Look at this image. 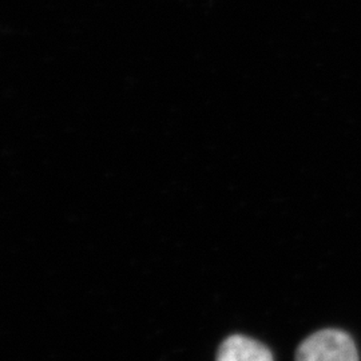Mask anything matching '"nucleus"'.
<instances>
[{
	"mask_svg": "<svg viewBox=\"0 0 361 361\" xmlns=\"http://www.w3.org/2000/svg\"><path fill=\"white\" fill-rule=\"evenodd\" d=\"M296 361H359V350L348 334L323 329L300 344Z\"/></svg>",
	"mask_w": 361,
	"mask_h": 361,
	"instance_id": "1",
	"label": "nucleus"
},
{
	"mask_svg": "<svg viewBox=\"0 0 361 361\" xmlns=\"http://www.w3.org/2000/svg\"><path fill=\"white\" fill-rule=\"evenodd\" d=\"M217 361H274L264 344L245 336L228 337L219 349Z\"/></svg>",
	"mask_w": 361,
	"mask_h": 361,
	"instance_id": "2",
	"label": "nucleus"
}]
</instances>
